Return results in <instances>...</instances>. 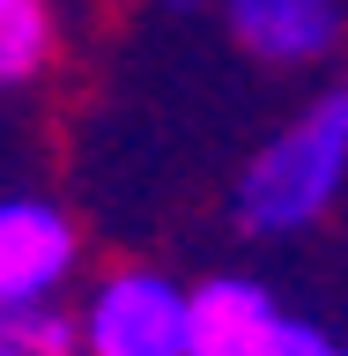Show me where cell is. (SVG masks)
Listing matches in <instances>:
<instances>
[{
    "label": "cell",
    "instance_id": "8fae6325",
    "mask_svg": "<svg viewBox=\"0 0 348 356\" xmlns=\"http://www.w3.org/2000/svg\"><path fill=\"white\" fill-rule=\"evenodd\" d=\"M333 356H348V349H333Z\"/></svg>",
    "mask_w": 348,
    "mask_h": 356
},
{
    "label": "cell",
    "instance_id": "9c48e42d",
    "mask_svg": "<svg viewBox=\"0 0 348 356\" xmlns=\"http://www.w3.org/2000/svg\"><path fill=\"white\" fill-rule=\"evenodd\" d=\"M333 104H341V119H348V74H341V89H333Z\"/></svg>",
    "mask_w": 348,
    "mask_h": 356
},
{
    "label": "cell",
    "instance_id": "5b68a950",
    "mask_svg": "<svg viewBox=\"0 0 348 356\" xmlns=\"http://www.w3.org/2000/svg\"><path fill=\"white\" fill-rule=\"evenodd\" d=\"M274 327H282V305L245 275L185 289V356H267Z\"/></svg>",
    "mask_w": 348,
    "mask_h": 356
},
{
    "label": "cell",
    "instance_id": "30bf717a",
    "mask_svg": "<svg viewBox=\"0 0 348 356\" xmlns=\"http://www.w3.org/2000/svg\"><path fill=\"white\" fill-rule=\"evenodd\" d=\"M163 8H178V15H193V8H200V0H163Z\"/></svg>",
    "mask_w": 348,
    "mask_h": 356
},
{
    "label": "cell",
    "instance_id": "7a4b0ae2",
    "mask_svg": "<svg viewBox=\"0 0 348 356\" xmlns=\"http://www.w3.org/2000/svg\"><path fill=\"white\" fill-rule=\"evenodd\" d=\"M82 356H185V289L156 267H119L82 305Z\"/></svg>",
    "mask_w": 348,
    "mask_h": 356
},
{
    "label": "cell",
    "instance_id": "52a82bcc",
    "mask_svg": "<svg viewBox=\"0 0 348 356\" xmlns=\"http://www.w3.org/2000/svg\"><path fill=\"white\" fill-rule=\"evenodd\" d=\"M0 356H82V327L60 305H0Z\"/></svg>",
    "mask_w": 348,
    "mask_h": 356
},
{
    "label": "cell",
    "instance_id": "6da1fadb",
    "mask_svg": "<svg viewBox=\"0 0 348 356\" xmlns=\"http://www.w3.org/2000/svg\"><path fill=\"white\" fill-rule=\"evenodd\" d=\"M348 186V119L341 104H311L297 127H282L238 178V222L252 238H289L319 222Z\"/></svg>",
    "mask_w": 348,
    "mask_h": 356
},
{
    "label": "cell",
    "instance_id": "8992f818",
    "mask_svg": "<svg viewBox=\"0 0 348 356\" xmlns=\"http://www.w3.org/2000/svg\"><path fill=\"white\" fill-rule=\"evenodd\" d=\"M60 52V15L52 0H0V89L38 82Z\"/></svg>",
    "mask_w": 348,
    "mask_h": 356
},
{
    "label": "cell",
    "instance_id": "ba28073f",
    "mask_svg": "<svg viewBox=\"0 0 348 356\" xmlns=\"http://www.w3.org/2000/svg\"><path fill=\"white\" fill-rule=\"evenodd\" d=\"M267 356H333V341L311 327V319H289V312H282V327H274Z\"/></svg>",
    "mask_w": 348,
    "mask_h": 356
},
{
    "label": "cell",
    "instance_id": "277c9868",
    "mask_svg": "<svg viewBox=\"0 0 348 356\" xmlns=\"http://www.w3.org/2000/svg\"><path fill=\"white\" fill-rule=\"evenodd\" d=\"M222 22L260 67H311L341 44V0H222Z\"/></svg>",
    "mask_w": 348,
    "mask_h": 356
},
{
    "label": "cell",
    "instance_id": "3957f363",
    "mask_svg": "<svg viewBox=\"0 0 348 356\" xmlns=\"http://www.w3.org/2000/svg\"><path fill=\"white\" fill-rule=\"evenodd\" d=\"M74 260H82V238H74L67 208L30 200V193L0 200V305H44V297H60Z\"/></svg>",
    "mask_w": 348,
    "mask_h": 356
}]
</instances>
